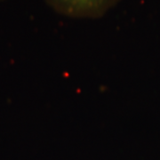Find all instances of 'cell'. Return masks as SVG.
I'll return each mask as SVG.
<instances>
[{"mask_svg": "<svg viewBox=\"0 0 160 160\" xmlns=\"http://www.w3.org/2000/svg\"><path fill=\"white\" fill-rule=\"evenodd\" d=\"M121 0H45L61 15L74 19H98L104 16Z\"/></svg>", "mask_w": 160, "mask_h": 160, "instance_id": "1", "label": "cell"}]
</instances>
